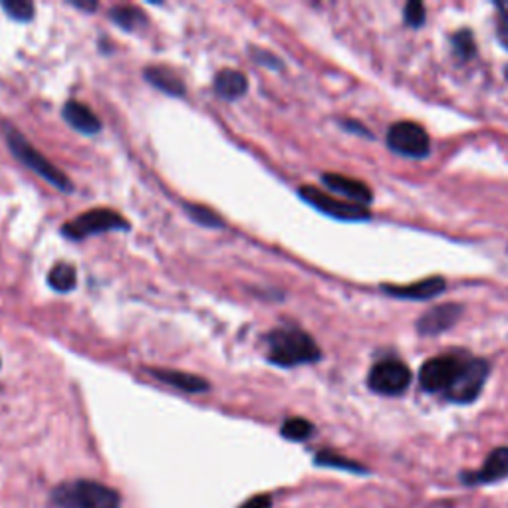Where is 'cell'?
<instances>
[{
    "mask_svg": "<svg viewBox=\"0 0 508 508\" xmlns=\"http://www.w3.org/2000/svg\"><path fill=\"white\" fill-rule=\"evenodd\" d=\"M145 80L149 81L153 88H158L159 91L168 93L173 98H183L185 96V84L179 76H175L171 70L163 66H151L143 72Z\"/></svg>",
    "mask_w": 508,
    "mask_h": 508,
    "instance_id": "cell-17",
    "label": "cell"
},
{
    "mask_svg": "<svg viewBox=\"0 0 508 508\" xmlns=\"http://www.w3.org/2000/svg\"><path fill=\"white\" fill-rule=\"evenodd\" d=\"M447 288V283L441 276H431L425 278L421 283L409 284V286H383V292L396 298H406V300H433L437 298L439 294L445 292Z\"/></svg>",
    "mask_w": 508,
    "mask_h": 508,
    "instance_id": "cell-13",
    "label": "cell"
},
{
    "mask_svg": "<svg viewBox=\"0 0 508 508\" xmlns=\"http://www.w3.org/2000/svg\"><path fill=\"white\" fill-rule=\"evenodd\" d=\"M215 91L219 93V98L223 100H241L248 91V80L243 72L238 70H221L219 74L215 76Z\"/></svg>",
    "mask_w": 508,
    "mask_h": 508,
    "instance_id": "cell-16",
    "label": "cell"
},
{
    "mask_svg": "<svg viewBox=\"0 0 508 508\" xmlns=\"http://www.w3.org/2000/svg\"><path fill=\"white\" fill-rule=\"evenodd\" d=\"M411 369L399 359H383L369 369L368 386L379 396L396 398L411 386Z\"/></svg>",
    "mask_w": 508,
    "mask_h": 508,
    "instance_id": "cell-7",
    "label": "cell"
},
{
    "mask_svg": "<svg viewBox=\"0 0 508 508\" xmlns=\"http://www.w3.org/2000/svg\"><path fill=\"white\" fill-rule=\"evenodd\" d=\"M322 183L328 187L330 191H334L341 196L350 199V203L359 205V206H368L371 203V191L366 183H361L358 179L346 177V175L340 173H324L322 175Z\"/></svg>",
    "mask_w": 508,
    "mask_h": 508,
    "instance_id": "cell-12",
    "label": "cell"
},
{
    "mask_svg": "<svg viewBox=\"0 0 508 508\" xmlns=\"http://www.w3.org/2000/svg\"><path fill=\"white\" fill-rule=\"evenodd\" d=\"M316 465L320 466H328V469H340V471H350V473H356V474H366L368 473V466L359 465L351 459L346 457H340L336 453H330V451H322L316 455L314 459Z\"/></svg>",
    "mask_w": 508,
    "mask_h": 508,
    "instance_id": "cell-20",
    "label": "cell"
},
{
    "mask_svg": "<svg viewBox=\"0 0 508 508\" xmlns=\"http://www.w3.org/2000/svg\"><path fill=\"white\" fill-rule=\"evenodd\" d=\"M508 476V447H499L491 451L489 457L483 463L479 471H465L459 474V479L466 486H479V484H494Z\"/></svg>",
    "mask_w": 508,
    "mask_h": 508,
    "instance_id": "cell-10",
    "label": "cell"
},
{
    "mask_svg": "<svg viewBox=\"0 0 508 508\" xmlns=\"http://www.w3.org/2000/svg\"><path fill=\"white\" fill-rule=\"evenodd\" d=\"M72 5H74V6L80 8V10H90V13H93V10L98 8L96 3H78V0H74V3H72Z\"/></svg>",
    "mask_w": 508,
    "mask_h": 508,
    "instance_id": "cell-28",
    "label": "cell"
},
{
    "mask_svg": "<svg viewBox=\"0 0 508 508\" xmlns=\"http://www.w3.org/2000/svg\"><path fill=\"white\" fill-rule=\"evenodd\" d=\"M151 376L158 378L163 383H168L171 388H177L187 393H203L211 389L209 381L205 378L193 376V373L175 371V369H151Z\"/></svg>",
    "mask_w": 508,
    "mask_h": 508,
    "instance_id": "cell-15",
    "label": "cell"
},
{
    "mask_svg": "<svg viewBox=\"0 0 508 508\" xmlns=\"http://www.w3.org/2000/svg\"><path fill=\"white\" fill-rule=\"evenodd\" d=\"M110 18L113 20V24L128 30V33H138L139 28L148 24V18L136 6H113L110 10Z\"/></svg>",
    "mask_w": 508,
    "mask_h": 508,
    "instance_id": "cell-18",
    "label": "cell"
},
{
    "mask_svg": "<svg viewBox=\"0 0 508 508\" xmlns=\"http://www.w3.org/2000/svg\"><path fill=\"white\" fill-rule=\"evenodd\" d=\"M489 373H491L489 361L469 356L463 364L457 379H455L451 383V388L445 391V398L453 403H461V406H465V403H473L481 396Z\"/></svg>",
    "mask_w": 508,
    "mask_h": 508,
    "instance_id": "cell-5",
    "label": "cell"
},
{
    "mask_svg": "<svg viewBox=\"0 0 508 508\" xmlns=\"http://www.w3.org/2000/svg\"><path fill=\"white\" fill-rule=\"evenodd\" d=\"M185 211H187V215H189L196 225L213 226V229H215V226H225L221 216L216 215L215 211L206 209V206H203V205H187Z\"/></svg>",
    "mask_w": 508,
    "mask_h": 508,
    "instance_id": "cell-24",
    "label": "cell"
},
{
    "mask_svg": "<svg viewBox=\"0 0 508 508\" xmlns=\"http://www.w3.org/2000/svg\"><path fill=\"white\" fill-rule=\"evenodd\" d=\"M110 231H129V223L123 216L111 209H91L81 213L76 219H72L62 226V235L72 238V241H81L91 235H101Z\"/></svg>",
    "mask_w": 508,
    "mask_h": 508,
    "instance_id": "cell-4",
    "label": "cell"
},
{
    "mask_svg": "<svg viewBox=\"0 0 508 508\" xmlns=\"http://www.w3.org/2000/svg\"><path fill=\"white\" fill-rule=\"evenodd\" d=\"M48 284L56 292H70L76 288V268L68 263L54 264L48 274Z\"/></svg>",
    "mask_w": 508,
    "mask_h": 508,
    "instance_id": "cell-19",
    "label": "cell"
},
{
    "mask_svg": "<svg viewBox=\"0 0 508 508\" xmlns=\"http://www.w3.org/2000/svg\"><path fill=\"white\" fill-rule=\"evenodd\" d=\"M388 145L391 151H396L409 159H425L431 153V141L427 131L419 123L413 121H398L388 131Z\"/></svg>",
    "mask_w": 508,
    "mask_h": 508,
    "instance_id": "cell-8",
    "label": "cell"
},
{
    "mask_svg": "<svg viewBox=\"0 0 508 508\" xmlns=\"http://www.w3.org/2000/svg\"><path fill=\"white\" fill-rule=\"evenodd\" d=\"M451 43H453L455 56H457L461 62L471 60L476 54L474 38L469 30H459V33L451 38Z\"/></svg>",
    "mask_w": 508,
    "mask_h": 508,
    "instance_id": "cell-22",
    "label": "cell"
},
{
    "mask_svg": "<svg viewBox=\"0 0 508 508\" xmlns=\"http://www.w3.org/2000/svg\"><path fill=\"white\" fill-rule=\"evenodd\" d=\"M238 508H273V499L268 494H256L253 499H248Z\"/></svg>",
    "mask_w": 508,
    "mask_h": 508,
    "instance_id": "cell-27",
    "label": "cell"
},
{
    "mask_svg": "<svg viewBox=\"0 0 508 508\" xmlns=\"http://www.w3.org/2000/svg\"><path fill=\"white\" fill-rule=\"evenodd\" d=\"M298 193L308 205H312L314 209L331 216V219L354 223V221H368L371 216L368 206H359V205H354L350 201L334 199V196L316 189V187L304 185V187H300Z\"/></svg>",
    "mask_w": 508,
    "mask_h": 508,
    "instance_id": "cell-9",
    "label": "cell"
},
{
    "mask_svg": "<svg viewBox=\"0 0 508 508\" xmlns=\"http://www.w3.org/2000/svg\"><path fill=\"white\" fill-rule=\"evenodd\" d=\"M280 433H283V437L288 441H306L310 439V435L314 433V425L302 417H292L284 421Z\"/></svg>",
    "mask_w": 508,
    "mask_h": 508,
    "instance_id": "cell-21",
    "label": "cell"
},
{
    "mask_svg": "<svg viewBox=\"0 0 508 508\" xmlns=\"http://www.w3.org/2000/svg\"><path fill=\"white\" fill-rule=\"evenodd\" d=\"M5 136L10 151L16 155V159L20 163L26 165L30 171H34L38 177H43L52 187H56L58 191L74 193V183H72L66 175L56 168V165H52L43 153L36 151L33 145H30V141L24 136H20L14 128L5 126Z\"/></svg>",
    "mask_w": 508,
    "mask_h": 508,
    "instance_id": "cell-3",
    "label": "cell"
},
{
    "mask_svg": "<svg viewBox=\"0 0 508 508\" xmlns=\"http://www.w3.org/2000/svg\"><path fill=\"white\" fill-rule=\"evenodd\" d=\"M496 36L508 50V3H496Z\"/></svg>",
    "mask_w": 508,
    "mask_h": 508,
    "instance_id": "cell-25",
    "label": "cell"
},
{
    "mask_svg": "<svg viewBox=\"0 0 508 508\" xmlns=\"http://www.w3.org/2000/svg\"><path fill=\"white\" fill-rule=\"evenodd\" d=\"M463 314V306L449 302V304H439L431 308L429 312H425L417 322V330L421 336H439L443 331H447L455 324L459 322Z\"/></svg>",
    "mask_w": 508,
    "mask_h": 508,
    "instance_id": "cell-11",
    "label": "cell"
},
{
    "mask_svg": "<svg viewBox=\"0 0 508 508\" xmlns=\"http://www.w3.org/2000/svg\"><path fill=\"white\" fill-rule=\"evenodd\" d=\"M52 501L60 508H120L121 504L118 491L96 481H72L60 484L52 493Z\"/></svg>",
    "mask_w": 508,
    "mask_h": 508,
    "instance_id": "cell-2",
    "label": "cell"
},
{
    "mask_svg": "<svg viewBox=\"0 0 508 508\" xmlns=\"http://www.w3.org/2000/svg\"><path fill=\"white\" fill-rule=\"evenodd\" d=\"M0 6H3L10 18L18 20V23H28L34 16V5L28 3V0H3Z\"/></svg>",
    "mask_w": 508,
    "mask_h": 508,
    "instance_id": "cell-23",
    "label": "cell"
},
{
    "mask_svg": "<svg viewBox=\"0 0 508 508\" xmlns=\"http://www.w3.org/2000/svg\"><path fill=\"white\" fill-rule=\"evenodd\" d=\"M469 354H445L425 361L419 369V383L429 393H445L457 379Z\"/></svg>",
    "mask_w": 508,
    "mask_h": 508,
    "instance_id": "cell-6",
    "label": "cell"
},
{
    "mask_svg": "<svg viewBox=\"0 0 508 508\" xmlns=\"http://www.w3.org/2000/svg\"><path fill=\"white\" fill-rule=\"evenodd\" d=\"M266 358L278 368L314 364L322 358L314 338L300 328H276L266 336Z\"/></svg>",
    "mask_w": 508,
    "mask_h": 508,
    "instance_id": "cell-1",
    "label": "cell"
},
{
    "mask_svg": "<svg viewBox=\"0 0 508 508\" xmlns=\"http://www.w3.org/2000/svg\"><path fill=\"white\" fill-rule=\"evenodd\" d=\"M403 16H406V23L413 28H417L425 23V6L421 3H417V0H413V3H409L406 6V13H403Z\"/></svg>",
    "mask_w": 508,
    "mask_h": 508,
    "instance_id": "cell-26",
    "label": "cell"
},
{
    "mask_svg": "<svg viewBox=\"0 0 508 508\" xmlns=\"http://www.w3.org/2000/svg\"><path fill=\"white\" fill-rule=\"evenodd\" d=\"M62 116H64L70 128H74L80 133H86V136H93V133H100L101 129L100 118L80 101H68L64 110H62Z\"/></svg>",
    "mask_w": 508,
    "mask_h": 508,
    "instance_id": "cell-14",
    "label": "cell"
}]
</instances>
